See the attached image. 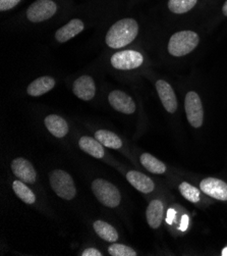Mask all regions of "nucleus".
<instances>
[{"label":"nucleus","mask_w":227,"mask_h":256,"mask_svg":"<svg viewBox=\"0 0 227 256\" xmlns=\"http://www.w3.org/2000/svg\"><path fill=\"white\" fill-rule=\"evenodd\" d=\"M110 62L112 66L117 70H129L141 66L144 62V58L138 51L123 50L114 54Z\"/></svg>","instance_id":"0eeeda50"},{"label":"nucleus","mask_w":227,"mask_h":256,"mask_svg":"<svg viewBox=\"0 0 227 256\" xmlns=\"http://www.w3.org/2000/svg\"><path fill=\"white\" fill-rule=\"evenodd\" d=\"M92 191L103 206L112 208L119 206L121 200L120 193L112 183L103 178H97L92 183Z\"/></svg>","instance_id":"20e7f679"},{"label":"nucleus","mask_w":227,"mask_h":256,"mask_svg":"<svg viewBox=\"0 0 227 256\" xmlns=\"http://www.w3.org/2000/svg\"><path fill=\"white\" fill-rule=\"evenodd\" d=\"M95 138L105 147L112 148V149H118L122 146V141L120 138L107 130H99L95 133Z\"/></svg>","instance_id":"412c9836"},{"label":"nucleus","mask_w":227,"mask_h":256,"mask_svg":"<svg viewBox=\"0 0 227 256\" xmlns=\"http://www.w3.org/2000/svg\"><path fill=\"white\" fill-rule=\"evenodd\" d=\"M156 90L166 112L174 114L178 110V99H176L175 93L169 83L164 80L157 81Z\"/></svg>","instance_id":"9b49d317"},{"label":"nucleus","mask_w":227,"mask_h":256,"mask_svg":"<svg viewBox=\"0 0 227 256\" xmlns=\"http://www.w3.org/2000/svg\"><path fill=\"white\" fill-rule=\"evenodd\" d=\"M12 189L16 196L26 204H33L36 201V196L34 192L28 188L21 181H14L12 184Z\"/></svg>","instance_id":"4be33fe9"},{"label":"nucleus","mask_w":227,"mask_h":256,"mask_svg":"<svg viewBox=\"0 0 227 256\" xmlns=\"http://www.w3.org/2000/svg\"><path fill=\"white\" fill-rule=\"evenodd\" d=\"M96 234L107 242H115L118 239V233L116 230L106 222L96 220L93 224Z\"/></svg>","instance_id":"6ab92c4d"},{"label":"nucleus","mask_w":227,"mask_h":256,"mask_svg":"<svg viewBox=\"0 0 227 256\" xmlns=\"http://www.w3.org/2000/svg\"><path fill=\"white\" fill-rule=\"evenodd\" d=\"M140 160L143 166L150 172L161 174L166 172V166L153 156L149 154V153H143L140 158Z\"/></svg>","instance_id":"aec40b11"},{"label":"nucleus","mask_w":227,"mask_h":256,"mask_svg":"<svg viewBox=\"0 0 227 256\" xmlns=\"http://www.w3.org/2000/svg\"><path fill=\"white\" fill-rule=\"evenodd\" d=\"M108 253L112 256H137V252L123 244H112L108 248Z\"/></svg>","instance_id":"393cba45"},{"label":"nucleus","mask_w":227,"mask_h":256,"mask_svg":"<svg viewBox=\"0 0 227 256\" xmlns=\"http://www.w3.org/2000/svg\"><path fill=\"white\" fill-rule=\"evenodd\" d=\"M199 35L194 31H181L171 36L168 42V52L175 58L185 56L197 48Z\"/></svg>","instance_id":"f03ea898"},{"label":"nucleus","mask_w":227,"mask_h":256,"mask_svg":"<svg viewBox=\"0 0 227 256\" xmlns=\"http://www.w3.org/2000/svg\"><path fill=\"white\" fill-rule=\"evenodd\" d=\"M55 87V80L52 76H40V78L33 81L27 89V93L30 96L38 97L43 94H46L50 90H52Z\"/></svg>","instance_id":"dca6fc26"},{"label":"nucleus","mask_w":227,"mask_h":256,"mask_svg":"<svg viewBox=\"0 0 227 256\" xmlns=\"http://www.w3.org/2000/svg\"><path fill=\"white\" fill-rule=\"evenodd\" d=\"M81 255L82 256H101L102 255V253L95 248H88V249L84 250Z\"/></svg>","instance_id":"bb28decb"},{"label":"nucleus","mask_w":227,"mask_h":256,"mask_svg":"<svg viewBox=\"0 0 227 256\" xmlns=\"http://www.w3.org/2000/svg\"><path fill=\"white\" fill-rule=\"evenodd\" d=\"M80 148L95 158H102L104 156V148L96 138L84 136L79 141Z\"/></svg>","instance_id":"a211bd4d"},{"label":"nucleus","mask_w":227,"mask_h":256,"mask_svg":"<svg viewBox=\"0 0 227 256\" xmlns=\"http://www.w3.org/2000/svg\"><path fill=\"white\" fill-rule=\"evenodd\" d=\"M45 126L47 130L56 138H63L68 133V124L66 120L56 114H50L45 118Z\"/></svg>","instance_id":"2eb2a0df"},{"label":"nucleus","mask_w":227,"mask_h":256,"mask_svg":"<svg viewBox=\"0 0 227 256\" xmlns=\"http://www.w3.org/2000/svg\"><path fill=\"white\" fill-rule=\"evenodd\" d=\"M128 181L134 186L138 191L149 194L152 192L155 188V184L152 178H150L148 176L137 172V170H131L127 174Z\"/></svg>","instance_id":"4468645a"},{"label":"nucleus","mask_w":227,"mask_h":256,"mask_svg":"<svg viewBox=\"0 0 227 256\" xmlns=\"http://www.w3.org/2000/svg\"><path fill=\"white\" fill-rule=\"evenodd\" d=\"M180 192L183 195L184 198H186L187 200H189L192 203H198L200 201V190L196 187H194L193 185L187 183V182H183L180 187Z\"/></svg>","instance_id":"b1692460"},{"label":"nucleus","mask_w":227,"mask_h":256,"mask_svg":"<svg viewBox=\"0 0 227 256\" xmlns=\"http://www.w3.org/2000/svg\"><path fill=\"white\" fill-rule=\"evenodd\" d=\"M222 12H223V14H224L225 16H227V0L224 2V4H223V6H222Z\"/></svg>","instance_id":"cd10ccee"},{"label":"nucleus","mask_w":227,"mask_h":256,"mask_svg":"<svg viewBox=\"0 0 227 256\" xmlns=\"http://www.w3.org/2000/svg\"><path fill=\"white\" fill-rule=\"evenodd\" d=\"M11 170L23 183L33 184L37 178V172L33 164L22 158H17L11 162Z\"/></svg>","instance_id":"9d476101"},{"label":"nucleus","mask_w":227,"mask_h":256,"mask_svg":"<svg viewBox=\"0 0 227 256\" xmlns=\"http://www.w3.org/2000/svg\"><path fill=\"white\" fill-rule=\"evenodd\" d=\"M50 185L53 191L60 197L65 200H71L77 194V188H75L74 182L71 176L61 170H55L50 172Z\"/></svg>","instance_id":"7ed1b4c3"},{"label":"nucleus","mask_w":227,"mask_h":256,"mask_svg":"<svg viewBox=\"0 0 227 256\" xmlns=\"http://www.w3.org/2000/svg\"><path fill=\"white\" fill-rule=\"evenodd\" d=\"M139 24L134 18H122L113 24L106 34V44L113 49H120L132 43L138 36Z\"/></svg>","instance_id":"f257e3e1"},{"label":"nucleus","mask_w":227,"mask_h":256,"mask_svg":"<svg viewBox=\"0 0 227 256\" xmlns=\"http://www.w3.org/2000/svg\"><path fill=\"white\" fill-rule=\"evenodd\" d=\"M85 29V24L80 18H73L66 24L62 26L55 33V39L59 43H64L82 33Z\"/></svg>","instance_id":"ddd939ff"},{"label":"nucleus","mask_w":227,"mask_h":256,"mask_svg":"<svg viewBox=\"0 0 227 256\" xmlns=\"http://www.w3.org/2000/svg\"><path fill=\"white\" fill-rule=\"evenodd\" d=\"M198 0H169L168 8L171 12L176 14H183L193 10Z\"/></svg>","instance_id":"5701e85b"},{"label":"nucleus","mask_w":227,"mask_h":256,"mask_svg":"<svg viewBox=\"0 0 227 256\" xmlns=\"http://www.w3.org/2000/svg\"><path fill=\"white\" fill-rule=\"evenodd\" d=\"M147 222L152 228H158L163 218V203L160 200H152L146 212Z\"/></svg>","instance_id":"f3484780"},{"label":"nucleus","mask_w":227,"mask_h":256,"mask_svg":"<svg viewBox=\"0 0 227 256\" xmlns=\"http://www.w3.org/2000/svg\"><path fill=\"white\" fill-rule=\"evenodd\" d=\"M185 110L189 122L194 128H200L204 122V110L198 93L191 91L185 99Z\"/></svg>","instance_id":"39448f33"},{"label":"nucleus","mask_w":227,"mask_h":256,"mask_svg":"<svg viewBox=\"0 0 227 256\" xmlns=\"http://www.w3.org/2000/svg\"><path fill=\"white\" fill-rule=\"evenodd\" d=\"M21 0H0V10L5 12L16 6Z\"/></svg>","instance_id":"a878e982"},{"label":"nucleus","mask_w":227,"mask_h":256,"mask_svg":"<svg viewBox=\"0 0 227 256\" xmlns=\"http://www.w3.org/2000/svg\"><path fill=\"white\" fill-rule=\"evenodd\" d=\"M72 91L75 96L82 100L89 101L93 99L96 94V86L92 76L87 74L80 76L74 81Z\"/></svg>","instance_id":"f8f14e48"},{"label":"nucleus","mask_w":227,"mask_h":256,"mask_svg":"<svg viewBox=\"0 0 227 256\" xmlns=\"http://www.w3.org/2000/svg\"><path fill=\"white\" fill-rule=\"evenodd\" d=\"M200 190L206 195L220 200L227 201V184L216 178H206L200 183Z\"/></svg>","instance_id":"6e6552de"},{"label":"nucleus","mask_w":227,"mask_h":256,"mask_svg":"<svg viewBox=\"0 0 227 256\" xmlns=\"http://www.w3.org/2000/svg\"><path fill=\"white\" fill-rule=\"evenodd\" d=\"M221 255H223V256H225V255H227V248H225V249H223V251H222V254Z\"/></svg>","instance_id":"c85d7f7f"},{"label":"nucleus","mask_w":227,"mask_h":256,"mask_svg":"<svg viewBox=\"0 0 227 256\" xmlns=\"http://www.w3.org/2000/svg\"><path fill=\"white\" fill-rule=\"evenodd\" d=\"M57 12L53 0H37L27 10V18L32 22H41L51 18Z\"/></svg>","instance_id":"423d86ee"},{"label":"nucleus","mask_w":227,"mask_h":256,"mask_svg":"<svg viewBox=\"0 0 227 256\" xmlns=\"http://www.w3.org/2000/svg\"><path fill=\"white\" fill-rule=\"evenodd\" d=\"M108 101L110 106L117 112L124 114H132L136 112V104L134 99L119 90H114L109 93Z\"/></svg>","instance_id":"1a4fd4ad"}]
</instances>
